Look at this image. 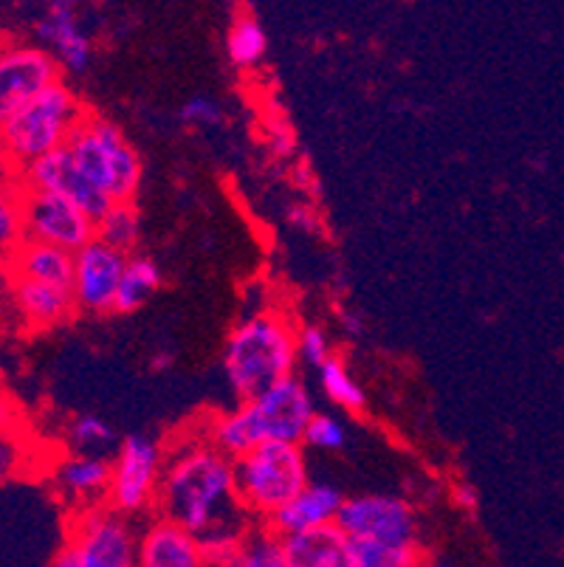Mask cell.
Wrapping results in <instances>:
<instances>
[{"label": "cell", "instance_id": "31", "mask_svg": "<svg viewBox=\"0 0 564 567\" xmlns=\"http://www.w3.org/2000/svg\"><path fill=\"white\" fill-rule=\"evenodd\" d=\"M23 466V441L12 426H0V486L9 483Z\"/></svg>", "mask_w": 564, "mask_h": 567}, {"label": "cell", "instance_id": "4", "mask_svg": "<svg viewBox=\"0 0 564 567\" xmlns=\"http://www.w3.org/2000/svg\"><path fill=\"white\" fill-rule=\"evenodd\" d=\"M88 116V107L71 85L57 82L0 125V167L20 175L40 158L69 147L71 136Z\"/></svg>", "mask_w": 564, "mask_h": 567}, {"label": "cell", "instance_id": "12", "mask_svg": "<svg viewBox=\"0 0 564 567\" xmlns=\"http://www.w3.org/2000/svg\"><path fill=\"white\" fill-rule=\"evenodd\" d=\"M124 262H127V255L100 244V240H91L85 249L76 251L74 277H71V291H74L76 311H113Z\"/></svg>", "mask_w": 564, "mask_h": 567}, {"label": "cell", "instance_id": "37", "mask_svg": "<svg viewBox=\"0 0 564 567\" xmlns=\"http://www.w3.org/2000/svg\"><path fill=\"white\" fill-rule=\"evenodd\" d=\"M7 311H12V291H9V277L0 271V319L7 317Z\"/></svg>", "mask_w": 564, "mask_h": 567}, {"label": "cell", "instance_id": "28", "mask_svg": "<svg viewBox=\"0 0 564 567\" xmlns=\"http://www.w3.org/2000/svg\"><path fill=\"white\" fill-rule=\"evenodd\" d=\"M20 240V213H18V182L14 175L0 167V262Z\"/></svg>", "mask_w": 564, "mask_h": 567}, {"label": "cell", "instance_id": "21", "mask_svg": "<svg viewBox=\"0 0 564 567\" xmlns=\"http://www.w3.org/2000/svg\"><path fill=\"white\" fill-rule=\"evenodd\" d=\"M162 288V268L153 257L144 255H131L127 262H124L122 280H119L116 291V306L113 311L116 313H133L139 308L147 306L155 293Z\"/></svg>", "mask_w": 564, "mask_h": 567}, {"label": "cell", "instance_id": "15", "mask_svg": "<svg viewBox=\"0 0 564 567\" xmlns=\"http://www.w3.org/2000/svg\"><path fill=\"white\" fill-rule=\"evenodd\" d=\"M136 567H212L204 543L173 519L155 517L139 530Z\"/></svg>", "mask_w": 564, "mask_h": 567}, {"label": "cell", "instance_id": "13", "mask_svg": "<svg viewBox=\"0 0 564 567\" xmlns=\"http://www.w3.org/2000/svg\"><path fill=\"white\" fill-rule=\"evenodd\" d=\"M31 32H34V43L49 51L62 71H69V74L88 71L93 45L85 29H82L80 12H76L74 3H65V0L49 3L34 18Z\"/></svg>", "mask_w": 564, "mask_h": 567}, {"label": "cell", "instance_id": "39", "mask_svg": "<svg viewBox=\"0 0 564 567\" xmlns=\"http://www.w3.org/2000/svg\"><path fill=\"white\" fill-rule=\"evenodd\" d=\"M170 362H173V355H167V353H158V359H155V364H153V368H155V370H162V368H167Z\"/></svg>", "mask_w": 564, "mask_h": 567}, {"label": "cell", "instance_id": "6", "mask_svg": "<svg viewBox=\"0 0 564 567\" xmlns=\"http://www.w3.org/2000/svg\"><path fill=\"white\" fill-rule=\"evenodd\" d=\"M310 483L302 446L266 443L235 457L237 503L252 517L268 519Z\"/></svg>", "mask_w": 564, "mask_h": 567}, {"label": "cell", "instance_id": "33", "mask_svg": "<svg viewBox=\"0 0 564 567\" xmlns=\"http://www.w3.org/2000/svg\"><path fill=\"white\" fill-rule=\"evenodd\" d=\"M49 567H88V565H85V559L80 556V550H76L71 543H65L60 550H57Z\"/></svg>", "mask_w": 564, "mask_h": 567}, {"label": "cell", "instance_id": "29", "mask_svg": "<svg viewBox=\"0 0 564 567\" xmlns=\"http://www.w3.org/2000/svg\"><path fill=\"white\" fill-rule=\"evenodd\" d=\"M348 443V430L341 424L336 415H328V412H317L310 417L308 430H305L302 446H314V450L322 452H336Z\"/></svg>", "mask_w": 564, "mask_h": 567}, {"label": "cell", "instance_id": "19", "mask_svg": "<svg viewBox=\"0 0 564 567\" xmlns=\"http://www.w3.org/2000/svg\"><path fill=\"white\" fill-rule=\"evenodd\" d=\"M0 266H3V275L9 280H31L71 288V277H74V255L71 251L23 240V237L14 244V249L9 251L7 260Z\"/></svg>", "mask_w": 564, "mask_h": 567}, {"label": "cell", "instance_id": "30", "mask_svg": "<svg viewBox=\"0 0 564 567\" xmlns=\"http://www.w3.org/2000/svg\"><path fill=\"white\" fill-rule=\"evenodd\" d=\"M297 355L299 362H305L314 370L328 364L330 359H334V348H330L328 333H325L319 324H302L297 333Z\"/></svg>", "mask_w": 564, "mask_h": 567}, {"label": "cell", "instance_id": "22", "mask_svg": "<svg viewBox=\"0 0 564 567\" xmlns=\"http://www.w3.org/2000/svg\"><path fill=\"white\" fill-rule=\"evenodd\" d=\"M268 51V34L260 20L252 12H243L232 20L226 32V54L235 69H257Z\"/></svg>", "mask_w": 564, "mask_h": 567}, {"label": "cell", "instance_id": "17", "mask_svg": "<svg viewBox=\"0 0 564 567\" xmlns=\"http://www.w3.org/2000/svg\"><path fill=\"white\" fill-rule=\"evenodd\" d=\"M341 503H345V497H341V492L336 486H328V483H308L291 503L283 505L268 519L266 528L271 534H277L279 539H286V536L302 534V530L334 525L341 512Z\"/></svg>", "mask_w": 564, "mask_h": 567}, {"label": "cell", "instance_id": "16", "mask_svg": "<svg viewBox=\"0 0 564 567\" xmlns=\"http://www.w3.org/2000/svg\"><path fill=\"white\" fill-rule=\"evenodd\" d=\"M9 291H12V313L29 331H51L76 313L74 291L65 286L9 280Z\"/></svg>", "mask_w": 564, "mask_h": 567}, {"label": "cell", "instance_id": "27", "mask_svg": "<svg viewBox=\"0 0 564 567\" xmlns=\"http://www.w3.org/2000/svg\"><path fill=\"white\" fill-rule=\"evenodd\" d=\"M317 373H319V384H322V393L328 395L336 406H341V410H348V412L365 410L367 404L365 390H361L359 381L350 375V370L345 368L336 355L328 364H322Z\"/></svg>", "mask_w": 564, "mask_h": 567}, {"label": "cell", "instance_id": "26", "mask_svg": "<svg viewBox=\"0 0 564 567\" xmlns=\"http://www.w3.org/2000/svg\"><path fill=\"white\" fill-rule=\"evenodd\" d=\"M65 441H69L74 455L105 457V452L116 443V432L100 415H76L65 426Z\"/></svg>", "mask_w": 564, "mask_h": 567}, {"label": "cell", "instance_id": "18", "mask_svg": "<svg viewBox=\"0 0 564 567\" xmlns=\"http://www.w3.org/2000/svg\"><path fill=\"white\" fill-rule=\"evenodd\" d=\"M54 486L62 497L74 503L76 508L107 503L111 488V461L100 455H65L54 463Z\"/></svg>", "mask_w": 564, "mask_h": 567}, {"label": "cell", "instance_id": "14", "mask_svg": "<svg viewBox=\"0 0 564 567\" xmlns=\"http://www.w3.org/2000/svg\"><path fill=\"white\" fill-rule=\"evenodd\" d=\"M14 182H18V187L25 189H43V193L62 195V198H69L71 204L80 206L82 213L91 215L93 220H100V215L111 206V200L80 173L69 147H62V151L40 158L38 164H31L29 169L14 175Z\"/></svg>", "mask_w": 564, "mask_h": 567}, {"label": "cell", "instance_id": "7", "mask_svg": "<svg viewBox=\"0 0 564 567\" xmlns=\"http://www.w3.org/2000/svg\"><path fill=\"white\" fill-rule=\"evenodd\" d=\"M164 457L162 443L150 435H127L119 443L116 457L111 461V488H107V505L124 517H136L147 512L158 499L162 488Z\"/></svg>", "mask_w": 564, "mask_h": 567}, {"label": "cell", "instance_id": "24", "mask_svg": "<svg viewBox=\"0 0 564 567\" xmlns=\"http://www.w3.org/2000/svg\"><path fill=\"white\" fill-rule=\"evenodd\" d=\"M353 567H423L418 545H387L372 539H350Z\"/></svg>", "mask_w": 564, "mask_h": 567}, {"label": "cell", "instance_id": "32", "mask_svg": "<svg viewBox=\"0 0 564 567\" xmlns=\"http://www.w3.org/2000/svg\"><path fill=\"white\" fill-rule=\"evenodd\" d=\"M181 122L189 127H215L224 122V111L209 96H193L181 107Z\"/></svg>", "mask_w": 564, "mask_h": 567}, {"label": "cell", "instance_id": "8", "mask_svg": "<svg viewBox=\"0 0 564 567\" xmlns=\"http://www.w3.org/2000/svg\"><path fill=\"white\" fill-rule=\"evenodd\" d=\"M18 213L23 240L57 246L71 255L96 240V220L62 195L18 187Z\"/></svg>", "mask_w": 564, "mask_h": 567}, {"label": "cell", "instance_id": "5", "mask_svg": "<svg viewBox=\"0 0 564 567\" xmlns=\"http://www.w3.org/2000/svg\"><path fill=\"white\" fill-rule=\"evenodd\" d=\"M69 153L80 173L111 204H133L142 184V156L111 118L91 113L69 142Z\"/></svg>", "mask_w": 564, "mask_h": 567}, {"label": "cell", "instance_id": "34", "mask_svg": "<svg viewBox=\"0 0 564 567\" xmlns=\"http://www.w3.org/2000/svg\"><path fill=\"white\" fill-rule=\"evenodd\" d=\"M288 220H291V226H297V229L302 231L317 229V215L310 213V209H305V206H291V209H288Z\"/></svg>", "mask_w": 564, "mask_h": 567}, {"label": "cell", "instance_id": "36", "mask_svg": "<svg viewBox=\"0 0 564 567\" xmlns=\"http://www.w3.org/2000/svg\"><path fill=\"white\" fill-rule=\"evenodd\" d=\"M339 322L348 337H361V333H365V319L356 311H339Z\"/></svg>", "mask_w": 564, "mask_h": 567}, {"label": "cell", "instance_id": "10", "mask_svg": "<svg viewBox=\"0 0 564 567\" xmlns=\"http://www.w3.org/2000/svg\"><path fill=\"white\" fill-rule=\"evenodd\" d=\"M350 539H372L387 545H418V517L407 499L390 494L345 497L336 517Z\"/></svg>", "mask_w": 564, "mask_h": 567}, {"label": "cell", "instance_id": "35", "mask_svg": "<svg viewBox=\"0 0 564 567\" xmlns=\"http://www.w3.org/2000/svg\"><path fill=\"white\" fill-rule=\"evenodd\" d=\"M454 503H458L460 508H465V512H474V508H478V492H474V486L460 483V486L454 488Z\"/></svg>", "mask_w": 564, "mask_h": 567}, {"label": "cell", "instance_id": "9", "mask_svg": "<svg viewBox=\"0 0 564 567\" xmlns=\"http://www.w3.org/2000/svg\"><path fill=\"white\" fill-rule=\"evenodd\" d=\"M69 543L88 567H136L139 530L131 517L113 512L107 503L76 508Z\"/></svg>", "mask_w": 564, "mask_h": 567}, {"label": "cell", "instance_id": "3", "mask_svg": "<svg viewBox=\"0 0 564 567\" xmlns=\"http://www.w3.org/2000/svg\"><path fill=\"white\" fill-rule=\"evenodd\" d=\"M317 415L308 386L291 375L252 401H240L212 424L209 441L232 461L266 443L302 446L310 417Z\"/></svg>", "mask_w": 564, "mask_h": 567}, {"label": "cell", "instance_id": "1", "mask_svg": "<svg viewBox=\"0 0 564 567\" xmlns=\"http://www.w3.org/2000/svg\"><path fill=\"white\" fill-rule=\"evenodd\" d=\"M155 508L158 517L184 525L198 539L246 534V512L235 492V461L217 450L209 437L181 443L170 452Z\"/></svg>", "mask_w": 564, "mask_h": 567}, {"label": "cell", "instance_id": "23", "mask_svg": "<svg viewBox=\"0 0 564 567\" xmlns=\"http://www.w3.org/2000/svg\"><path fill=\"white\" fill-rule=\"evenodd\" d=\"M96 240L131 257L142 240V218L133 204H111L96 220Z\"/></svg>", "mask_w": 564, "mask_h": 567}, {"label": "cell", "instance_id": "2", "mask_svg": "<svg viewBox=\"0 0 564 567\" xmlns=\"http://www.w3.org/2000/svg\"><path fill=\"white\" fill-rule=\"evenodd\" d=\"M299 328L277 308L248 313L232 328L224 348V373L240 401H252L297 375Z\"/></svg>", "mask_w": 564, "mask_h": 567}, {"label": "cell", "instance_id": "40", "mask_svg": "<svg viewBox=\"0 0 564 567\" xmlns=\"http://www.w3.org/2000/svg\"><path fill=\"white\" fill-rule=\"evenodd\" d=\"M0 40H3V38H0Z\"/></svg>", "mask_w": 564, "mask_h": 567}, {"label": "cell", "instance_id": "20", "mask_svg": "<svg viewBox=\"0 0 564 567\" xmlns=\"http://www.w3.org/2000/svg\"><path fill=\"white\" fill-rule=\"evenodd\" d=\"M288 567H353L350 565V536L339 525L302 530L283 539Z\"/></svg>", "mask_w": 564, "mask_h": 567}, {"label": "cell", "instance_id": "38", "mask_svg": "<svg viewBox=\"0 0 564 567\" xmlns=\"http://www.w3.org/2000/svg\"><path fill=\"white\" fill-rule=\"evenodd\" d=\"M12 401L3 395V390H0V426H12Z\"/></svg>", "mask_w": 564, "mask_h": 567}, {"label": "cell", "instance_id": "25", "mask_svg": "<svg viewBox=\"0 0 564 567\" xmlns=\"http://www.w3.org/2000/svg\"><path fill=\"white\" fill-rule=\"evenodd\" d=\"M224 567H288L283 539L268 528L252 530Z\"/></svg>", "mask_w": 564, "mask_h": 567}, {"label": "cell", "instance_id": "11", "mask_svg": "<svg viewBox=\"0 0 564 567\" xmlns=\"http://www.w3.org/2000/svg\"><path fill=\"white\" fill-rule=\"evenodd\" d=\"M57 82L62 69L49 51L25 40H0V125Z\"/></svg>", "mask_w": 564, "mask_h": 567}]
</instances>
